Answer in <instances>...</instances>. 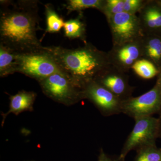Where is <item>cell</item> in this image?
Returning <instances> with one entry per match:
<instances>
[{"mask_svg":"<svg viewBox=\"0 0 161 161\" xmlns=\"http://www.w3.org/2000/svg\"><path fill=\"white\" fill-rule=\"evenodd\" d=\"M0 43L18 53L43 49L37 1H1Z\"/></svg>","mask_w":161,"mask_h":161,"instance_id":"6da1fadb","label":"cell"},{"mask_svg":"<svg viewBox=\"0 0 161 161\" xmlns=\"http://www.w3.org/2000/svg\"><path fill=\"white\" fill-rule=\"evenodd\" d=\"M61 72L81 89L111 65L108 53L89 43L75 49L45 47Z\"/></svg>","mask_w":161,"mask_h":161,"instance_id":"7a4b0ae2","label":"cell"},{"mask_svg":"<svg viewBox=\"0 0 161 161\" xmlns=\"http://www.w3.org/2000/svg\"><path fill=\"white\" fill-rule=\"evenodd\" d=\"M16 63V72L38 81L61 71L45 47L37 51L17 53Z\"/></svg>","mask_w":161,"mask_h":161,"instance_id":"3957f363","label":"cell"},{"mask_svg":"<svg viewBox=\"0 0 161 161\" xmlns=\"http://www.w3.org/2000/svg\"><path fill=\"white\" fill-rule=\"evenodd\" d=\"M43 93L53 100L73 104L85 99L82 89L61 71L39 81Z\"/></svg>","mask_w":161,"mask_h":161,"instance_id":"277c9868","label":"cell"},{"mask_svg":"<svg viewBox=\"0 0 161 161\" xmlns=\"http://www.w3.org/2000/svg\"><path fill=\"white\" fill-rule=\"evenodd\" d=\"M135 125L128 136L121 151L119 158L125 160L128 153L142 147L156 145L158 137V119L153 116L134 119Z\"/></svg>","mask_w":161,"mask_h":161,"instance_id":"5b68a950","label":"cell"},{"mask_svg":"<svg viewBox=\"0 0 161 161\" xmlns=\"http://www.w3.org/2000/svg\"><path fill=\"white\" fill-rule=\"evenodd\" d=\"M106 18L112 34L113 46L133 42L145 36L140 20L136 14L123 12Z\"/></svg>","mask_w":161,"mask_h":161,"instance_id":"8992f818","label":"cell"},{"mask_svg":"<svg viewBox=\"0 0 161 161\" xmlns=\"http://www.w3.org/2000/svg\"><path fill=\"white\" fill-rule=\"evenodd\" d=\"M161 112V84L156 83L148 92L122 101V113L134 119L153 116Z\"/></svg>","mask_w":161,"mask_h":161,"instance_id":"52a82bcc","label":"cell"},{"mask_svg":"<svg viewBox=\"0 0 161 161\" xmlns=\"http://www.w3.org/2000/svg\"><path fill=\"white\" fill-rule=\"evenodd\" d=\"M85 99H88L105 116L122 113V101L96 81H92L82 88Z\"/></svg>","mask_w":161,"mask_h":161,"instance_id":"ba28073f","label":"cell"},{"mask_svg":"<svg viewBox=\"0 0 161 161\" xmlns=\"http://www.w3.org/2000/svg\"><path fill=\"white\" fill-rule=\"evenodd\" d=\"M126 73L111 64L96 78L95 81L123 101L132 97L135 89L129 84V76Z\"/></svg>","mask_w":161,"mask_h":161,"instance_id":"9c48e42d","label":"cell"},{"mask_svg":"<svg viewBox=\"0 0 161 161\" xmlns=\"http://www.w3.org/2000/svg\"><path fill=\"white\" fill-rule=\"evenodd\" d=\"M142 39L113 46L108 53L112 65L127 73L137 60L143 58Z\"/></svg>","mask_w":161,"mask_h":161,"instance_id":"30bf717a","label":"cell"},{"mask_svg":"<svg viewBox=\"0 0 161 161\" xmlns=\"http://www.w3.org/2000/svg\"><path fill=\"white\" fill-rule=\"evenodd\" d=\"M145 35H161V6L158 1H147L139 12Z\"/></svg>","mask_w":161,"mask_h":161,"instance_id":"8fae6325","label":"cell"},{"mask_svg":"<svg viewBox=\"0 0 161 161\" xmlns=\"http://www.w3.org/2000/svg\"><path fill=\"white\" fill-rule=\"evenodd\" d=\"M142 45L143 58L152 62L158 69L161 66V35H145Z\"/></svg>","mask_w":161,"mask_h":161,"instance_id":"7c38bea8","label":"cell"},{"mask_svg":"<svg viewBox=\"0 0 161 161\" xmlns=\"http://www.w3.org/2000/svg\"><path fill=\"white\" fill-rule=\"evenodd\" d=\"M36 93L34 92L20 91L17 94L10 97V104L9 111L3 116V123L4 120L10 113L17 115L21 112L33 109V106L36 98Z\"/></svg>","mask_w":161,"mask_h":161,"instance_id":"4fadbf2b","label":"cell"},{"mask_svg":"<svg viewBox=\"0 0 161 161\" xmlns=\"http://www.w3.org/2000/svg\"><path fill=\"white\" fill-rule=\"evenodd\" d=\"M18 53L0 43V76L6 77L16 72Z\"/></svg>","mask_w":161,"mask_h":161,"instance_id":"5bb4252c","label":"cell"},{"mask_svg":"<svg viewBox=\"0 0 161 161\" xmlns=\"http://www.w3.org/2000/svg\"><path fill=\"white\" fill-rule=\"evenodd\" d=\"M80 13L79 17L64 22L63 28L64 36L70 39H79L85 41L86 25L82 21V14Z\"/></svg>","mask_w":161,"mask_h":161,"instance_id":"9a60e30c","label":"cell"},{"mask_svg":"<svg viewBox=\"0 0 161 161\" xmlns=\"http://www.w3.org/2000/svg\"><path fill=\"white\" fill-rule=\"evenodd\" d=\"M106 0H69L67 1L66 9L69 14L73 11L82 12L89 8H95L102 11Z\"/></svg>","mask_w":161,"mask_h":161,"instance_id":"2e32d148","label":"cell"},{"mask_svg":"<svg viewBox=\"0 0 161 161\" xmlns=\"http://www.w3.org/2000/svg\"><path fill=\"white\" fill-rule=\"evenodd\" d=\"M132 69L137 76L145 79H150L158 75V69L152 62L147 59H140L132 67Z\"/></svg>","mask_w":161,"mask_h":161,"instance_id":"e0dca14e","label":"cell"},{"mask_svg":"<svg viewBox=\"0 0 161 161\" xmlns=\"http://www.w3.org/2000/svg\"><path fill=\"white\" fill-rule=\"evenodd\" d=\"M45 14L46 18V32L56 33L60 31L63 27L64 22L51 4L45 5Z\"/></svg>","mask_w":161,"mask_h":161,"instance_id":"ac0fdd59","label":"cell"},{"mask_svg":"<svg viewBox=\"0 0 161 161\" xmlns=\"http://www.w3.org/2000/svg\"><path fill=\"white\" fill-rule=\"evenodd\" d=\"M134 161H161V148L156 145H150L136 150Z\"/></svg>","mask_w":161,"mask_h":161,"instance_id":"d6986e66","label":"cell"},{"mask_svg":"<svg viewBox=\"0 0 161 161\" xmlns=\"http://www.w3.org/2000/svg\"><path fill=\"white\" fill-rule=\"evenodd\" d=\"M124 0H106L102 12L106 17L124 12Z\"/></svg>","mask_w":161,"mask_h":161,"instance_id":"ffe728a7","label":"cell"},{"mask_svg":"<svg viewBox=\"0 0 161 161\" xmlns=\"http://www.w3.org/2000/svg\"><path fill=\"white\" fill-rule=\"evenodd\" d=\"M147 2L144 0H124V12L136 14L140 11Z\"/></svg>","mask_w":161,"mask_h":161,"instance_id":"44dd1931","label":"cell"},{"mask_svg":"<svg viewBox=\"0 0 161 161\" xmlns=\"http://www.w3.org/2000/svg\"><path fill=\"white\" fill-rule=\"evenodd\" d=\"M98 161H125L119 158V156L117 157L112 156L106 153L103 149H101L98 155Z\"/></svg>","mask_w":161,"mask_h":161,"instance_id":"7402d4cb","label":"cell"},{"mask_svg":"<svg viewBox=\"0 0 161 161\" xmlns=\"http://www.w3.org/2000/svg\"><path fill=\"white\" fill-rule=\"evenodd\" d=\"M158 137L161 138V112L158 114Z\"/></svg>","mask_w":161,"mask_h":161,"instance_id":"603a6c76","label":"cell"},{"mask_svg":"<svg viewBox=\"0 0 161 161\" xmlns=\"http://www.w3.org/2000/svg\"><path fill=\"white\" fill-rule=\"evenodd\" d=\"M159 73L158 75L157 76V81L156 83L159 84H161V66L160 68L158 69Z\"/></svg>","mask_w":161,"mask_h":161,"instance_id":"cb8c5ba5","label":"cell"},{"mask_svg":"<svg viewBox=\"0 0 161 161\" xmlns=\"http://www.w3.org/2000/svg\"><path fill=\"white\" fill-rule=\"evenodd\" d=\"M158 1V3H159L160 5H161V1Z\"/></svg>","mask_w":161,"mask_h":161,"instance_id":"d4e9b609","label":"cell"}]
</instances>
